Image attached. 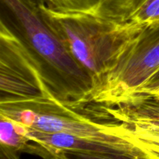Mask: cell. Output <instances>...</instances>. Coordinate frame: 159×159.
<instances>
[{"mask_svg": "<svg viewBox=\"0 0 159 159\" xmlns=\"http://www.w3.org/2000/svg\"><path fill=\"white\" fill-rule=\"evenodd\" d=\"M43 21L95 82L110 69L144 27L120 23L96 12H64L38 2Z\"/></svg>", "mask_w": 159, "mask_h": 159, "instance_id": "cell-1", "label": "cell"}, {"mask_svg": "<svg viewBox=\"0 0 159 159\" xmlns=\"http://www.w3.org/2000/svg\"><path fill=\"white\" fill-rule=\"evenodd\" d=\"M16 28L44 68L61 97L72 108L88 105L93 80L45 23L34 0H1Z\"/></svg>", "mask_w": 159, "mask_h": 159, "instance_id": "cell-2", "label": "cell"}, {"mask_svg": "<svg viewBox=\"0 0 159 159\" xmlns=\"http://www.w3.org/2000/svg\"><path fill=\"white\" fill-rule=\"evenodd\" d=\"M57 100L65 102L41 63L18 31L2 19L0 107L27 108Z\"/></svg>", "mask_w": 159, "mask_h": 159, "instance_id": "cell-3", "label": "cell"}, {"mask_svg": "<svg viewBox=\"0 0 159 159\" xmlns=\"http://www.w3.org/2000/svg\"><path fill=\"white\" fill-rule=\"evenodd\" d=\"M159 70V25L130 42L107 72L93 85L89 104L113 105L136 94Z\"/></svg>", "mask_w": 159, "mask_h": 159, "instance_id": "cell-4", "label": "cell"}, {"mask_svg": "<svg viewBox=\"0 0 159 159\" xmlns=\"http://www.w3.org/2000/svg\"><path fill=\"white\" fill-rule=\"evenodd\" d=\"M79 111L61 100L27 108L0 107V116L32 130L68 134L113 144L130 143L121 134L118 123L110 120L106 122L96 121Z\"/></svg>", "mask_w": 159, "mask_h": 159, "instance_id": "cell-5", "label": "cell"}, {"mask_svg": "<svg viewBox=\"0 0 159 159\" xmlns=\"http://www.w3.org/2000/svg\"><path fill=\"white\" fill-rule=\"evenodd\" d=\"M24 127V126H23ZM25 127V135L30 141L40 144L54 158L61 152L88 154H111L143 157L133 144H113L64 133H47Z\"/></svg>", "mask_w": 159, "mask_h": 159, "instance_id": "cell-6", "label": "cell"}, {"mask_svg": "<svg viewBox=\"0 0 159 159\" xmlns=\"http://www.w3.org/2000/svg\"><path fill=\"white\" fill-rule=\"evenodd\" d=\"M96 12L120 23L146 27L159 21V0H102Z\"/></svg>", "mask_w": 159, "mask_h": 159, "instance_id": "cell-7", "label": "cell"}, {"mask_svg": "<svg viewBox=\"0 0 159 159\" xmlns=\"http://www.w3.org/2000/svg\"><path fill=\"white\" fill-rule=\"evenodd\" d=\"M0 147L2 159H20L21 153L52 159L49 152L25 135V127L6 116H0Z\"/></svg>", "mask_w": 159, "mask_h": 159, "instance_id": "cell-8", "label": "cell"}, {"mask_svg": "<svg viewBox=\"0 0 159 159\" xmlns=\"http://www.w3.org/2000/svg\"><path fill=\"white\" fill-rule=\"evenodd\" d=\"M52 9L64 12H96L102 0H40Z\"/></svg>", "mask_w": 159, "mask_h": 159, "instance_id": "cell-9", "label": "cell"}, {"mask_svg": "<svg viewBox=\"0 0 159 159\" xmlns=\"http://www.w3.org/2000/svg\"><path fill=\"white\" fill-rule=\"evenodd\" d=\"M68 159H148L144 157H133L111 154H88L75 152H63Z\"/></svg>", "mask_w": 159, "mask_h": 159, "instance_id": "cell-10", "label": "cell"}, {"mask_svg": "<svg viewBox=\"0 0 159 159\" xmlns=\"http://www.w3.org/2000/svg\"><path fill=\"white\" fill-rule=\"evenodd\" d=\"M159 89V70L149 79L148 82L134 96H146V95H150L153 93L154 92L156 91ZM132 97V96H131ZM129 99V98H128Z\"/></svg>", "mask_w": 159, "mask_h": 159, "instance_id": "cell-11", "label": "cell"}, {"mask_svg": "<svg viewBox=\"0 0 159 159\" xmlns=\"http://www.w3.org/2000/svg\"><path fill=\"white\" fill-rule=\"evenodd\" d=\"M143 156L148 159H159V148H145L140 149Z\"/></svg>", "mask_w": 159, "mask_h": 159, "instance_id": "cell-12", "label": "cell"}, {"mask_svg": "<svg viewBox=\"0 0 159 159\" xmlns=\"http://www.w3.org/2000/svg\"><path fill=\"white\" fill-rule=\"evenodd\" d=\"M52 159H68V158H67L66 156H65V153L61 152V153L56 154Z\"/></svg>", "mask_w": 159, "mask_h": 159, "instance_id": "cell-13", "label": "cell"}, {"mask_svg": "<svg viewBox=\"0 0 159 159\" xmlns=\"http://www.w3.org/2000/svg\"><path fill=\"white\" fill-rule=\"evenodd\" d=\"M146 96H155V97L158 98V99H159V89H157L156 91L154 92L153 93H152V94L146 95Z\"/></svg>", "mask_w": 159, "mask_h": 159, "instance_id": "cell-14", "label": "cell"}, {"mask_svg": "<svg viewBox=\"0 0 159 159\" xmlns=\"http://www.w3.org/2000/svg\"><path fill=\"white\" fill-rule=\"evenodd\" d=\"M154 25H159V21L158 22V23H156V24H154Z\"/></svg>", "mask_w": 159, "mask_h": 159, "instance_id": "cell-15", "label": "cell"}]
</instances>
